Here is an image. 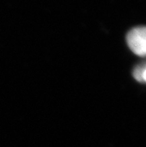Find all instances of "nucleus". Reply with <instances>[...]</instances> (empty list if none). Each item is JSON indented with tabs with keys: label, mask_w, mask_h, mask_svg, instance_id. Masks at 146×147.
<instances>
[{
	"label": "nucleus",
	"mask_w": 146,
	"mask_h": 147,
	"mask_svg": "<svg viewBox=\"0 0 146 147\" xmlns=\"http://www.w3.org/2000/svg\"><path fill=\"white\" fill-rule=\"evenodd\" d=\"M127 43L131 50L139 56L144 57L146 52V31L144 26L132 28L127 34Z\"/></svg>",
	"instance_id": "f257e3e1"
},
{
	"label": "nucleus",
	"mask_w": 146,
	"mask_h": 147,
	"mask_svg": "<svg viewBox=\"0 0 146 147\" xmlns=\"http://www.w3.org/2000/svg\"><path fill=\"white\" fill-rule=\"evenodd\" d=\"M146 68L145 64L144 63L142 64H139L138 66L134 68L133 72V78H135L137 82H141V83H144L146 80Z\"/></svg>",
	"instance_id": "f03ea898"
}]
</instances>
